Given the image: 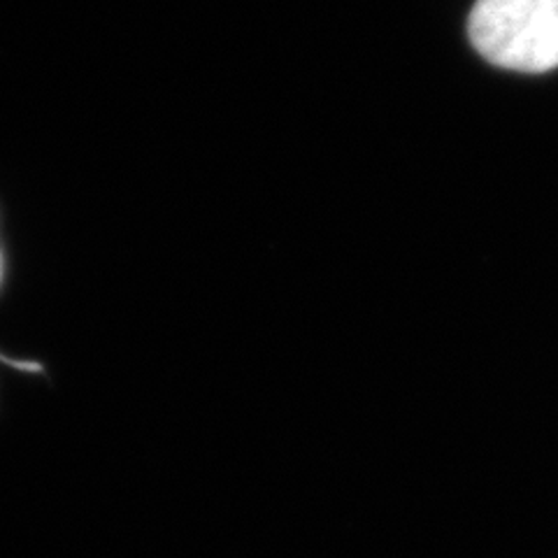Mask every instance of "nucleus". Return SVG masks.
I'll return each instance as SVG.
<instances>
[{
    "mask_svg": "<svg viewBox=\"0 0 558 558\" xmlns=\"http://www.w3.org/2000/svg\"><path fill=\"white\" fill-rule=\"evenodd\" d=\"M0 275H3V258H0Z\"/></svg>",
    "mask_w": 558,
    "mask_h": 558,
    "instance_id": "nucleus-2",
    "label": "nucleus"
},
{
    "mask_svg": "<svg viewBox=\"0 0 558 558\" xmlns=\"http://www.w3.org/2000/svg\"><path fill=\"white\" fill-rule=\"evenodd\" d=\"M468 35L488 63L547 73L558 68V0H477Z\"/></svg>",
    "mask_w": 558,
    "mask_h": 558,
    "instance_id": "nucleus-1",
    "label": "nucleus"
}]
</instances>
